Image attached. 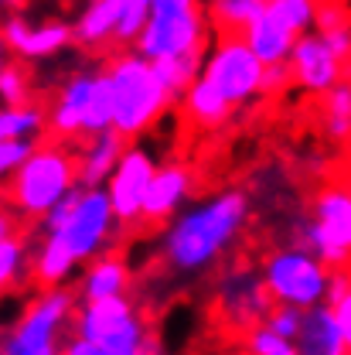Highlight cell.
Returning a JSON list of instances; mask_svg holds the SVG:
<instances>
[{
	"mask_svg": "<svg viewBox=\"0 0 351 355\" xmlns=\"http://www.w3.org/2000/svg\"><path fill=\"white\" fill-rule=\"evenodd\" d=\"M150 7H154V0H123V14H120V28H116V42H113V48L127 51V48L136 44L140 31L147 28Z\"/></svg>",
	"mask_w": 351,
	"mask_h": 355,
	"instance_id": "cell-28",
	"label": "cell"
},
{
	"mask_svg": "<svg viewBox=\"0 0 351 355\" xmlns=\"http://www.w3.org/2000/svg\"><path fill=\"white\" fill-rule=\"evenodd\" d=\"M130 287H133L130 260L120 250H109V253L96 257L82 270V277L75 284V294H79V304H96V301H109V297H127Z\"/></svg>",
	"mask_w": 351,
	"mask_h": 355,
	"instance_id": "cell-16",
	"label": "cell"
},
{
	"mask_svg": "<svg viewBox=\"0 0 351 355\" xmlns=\"http://www.w3.org/2000/svg\"><path fill=\"white\" fill-rule=\"evenodd\" d=\"M287 65H290L294 89H300L304 96H314V99H324L331 89H338L351 76V69L331 51V44L324 42L317 31L297 38L294 55H290Z\"/></svg>",
	"mask_w": 351,
	"mask_h": 355,
	"instance_id": "cell-13",
	"label": "cell"
},
{
	"mask_svg": "<svg viewBox=\"0 0 351 355\" xmlns=\"http://www.w3.org/2000/svg\"><path fill=\"white\" fill-rule=\"evenodd\" d=\"M62 355H96V349H92L89 342H82V338H75V335H72V338H69V345H65V352H62Z\"/></svg>",
	"mask_w": 351,
	"mask_h": 355,
	"instance_id": "cell-35",
	"label": "cell"
},
{
	"mask_svg": "<svg viewBox=\"0 0 351 355\" xmlns=\"http://www.w3.org/2000/svg\"><path fill=\"white\" fill-rule=\"evenodd\" d=\"M321 133L334 147H351V76L321 99Z\"/></svg>",
	"mask_w": 351,
	"mask_h": 355,
	"instance_id": "cell-23",
	"label": "cell"
},
{
	"mask_svg": "<svg viewBox=\"0 0 351 355\" xmlns=\"http://www.w3.org/2000/svg\"><path fill=\"white\" fill-rule=\"evenodd\" d=\"M143 355H171V352L164 349V342H161L157 335H150V342H147V349H143Z\"/></svg>",
	"mask_w": 351,
	"mask_h": 355,
	"instance_id": "cell-36",
	"label": "cell"
},
{
	"mask_svg": "<svg viewBox=\"0 0 351 355\" xmlns=\"http://www.w3.org/2000/svg\"><path fill=\"white\" fill-rule=\"evenodd\" d=\"M38 239H31V273L35 291L65 287L79 266L109 253L116 243L120 222L113 216L106 188H75L58 202L42 222Z\"/></svg>",
	"mask_w": 351,
	"mask_h": 355,
	"instance_id": "cell-1",
	"label": "cell"
},
{
	"mask_svg": "<svg viewBox=\"0 0 351 355\" xmlns=\"http://www.w3.org/2000/svg\"><path fill=\"white\" fill-rule=\"evenodd\" d=\"M287 229V243L310 250L331 270H351V181L324 178Z\"/></svg>",
	"mask_w": 351,
	"mask_h": 355,
	"instance_id": "cell-4",
	"label": "cell"
},
{
	"mask_svg": "<svg viewBox=\"0 0 351 355\" xmlns=\"http://www.w3.org/2000/svg\"><path fill=\"white\" fill-rule=\"evenodd\" d=\"M195 184H198V171L188 161L157 164V175L150 181V191H147V202L140 212V229H154V225L164 229L188 205Z\"/></svg>",
	"mask_w": 351,
	"mask_h": 355,
	"instance_id": "cell-14",
	"label": "cell"
},
{
	"mask_svg": "<svg viewBox=\"0 0 351 355\" xmlns=\"http://www.w3.org/2000/svg\"><path fill=\"white\" fill-rule=\"evenodd\" d=\"M48 137V110L38 103L0 106V140L3 144H38Z\"/></svg>",
	"mask_w": 351,
	"mask_h": 355,
	"instance_id": "cell-22",
	"label": "cell"
},
{
	"mask_svg": "<svg viewBox=\"0 0 351 355\" xmlns=\"http://www.w3.org/2000/svg\"><path fill=\"white\" fill-rule=\"evenodd\" d=\"M14 236H21V219L14 216V209L3 202V195H0V243H7V239H14Z\"/></svg>",
	"mask_w": 351,
	"mask_h": 355,
	"instance_id": "cell-34",
	"label": "cell"
},
{
	"mask_svg": "<svg viewBox=\"0 0 351 355\" xmlns=\"http://www.w3.org/2000/svg\"><path fill=\"white\" fill-rule=\"evenodd\" d=\"M260 270H263L266 291H269L273 304L310 311L327 304V297H331L334 270L324 260H317L304 246L280 243V246L266 250V257L260 260Z\"/></svg>",
	"mask_w": 351,
	"mask_h": 355,
	"instance_id": "cell-10",
	"label": "cell"
},
{
	"mask_svg": "<svg viewBox=\"0 0 351 355\" xmlns=\"http://www.w3.org/2000/svg\"><path fill=\"white\" fill-rule=\"evenodd\" d=\"M201 65H205V55H181V58H168V62H154L157 76L164 79V86L174 99L191 89V83L201 76Z\"/></svg>",
	"mask_w": 351,
	"mask_h": 355,
	"instance_id": "cell-27",
	"label": "cell"
},
{
	"mask_svg": "<svg viewBox=\"0 0 351 355\" xmlns=\"http://www.w3.org/2000/svg\"><path fill=\"white\" fill-rule=\"evenodd\" d=\"M38 144H42V140H38ZM38 144H24V140H21V144H3V140H0V191H3V184L10 181V175L24 164V157H28Z\"/></svg>",
	"mask_w": 351,
	"mask_h": 355,
	"instance_id": "cell-33",
	"label": "cell"
},
{
	"mask_svg": "<svg viewBox=\"0 0 351 355\" xmlns=\"http://www.w3.org/2000/svg\"><path fill=\"white\" fill-rule=\"evenodd\" d=\"M28 273H31V239L14 236V239L0 243V294L17 287Z\"/></svg>",
	"mask_w": 351,
	"mask_h": 355,
	"instance_id": "cell-26",
	"label": "cell"
},
{
	"mask_svg": "<svg viewBox=\"0 0 351 355\" xmlns=\"http://www.w3.org/2000/svg\"><path fill=\"white\" fill-rule=\"evenodd\" d=\"M102 69H106L109 92H113V130L123 140L147 133L174 103L164 79L157 76L154 62L140 58L133 48L116 51Z\"/></svg>",
	"mask_w": 351,
	"mask_h": 355,
	"instance_id": "cell-5",
	"label": "cell"
},
{
	"mask_svg": "<svg viewBox=\"0 0 351 355\" xmlns=\"http://www.w3.org/2000/svg\"><path fill=\"white\" fill-rule=\"evenodd\" d=\"M242 38H246V44L253 48V55L263 62L266 69L269 65H287L290 55H294V44H297V35H290L283 24H276L266 10L242 31Z\"/></svg>",
	"mask_w": 351,
	"mask_h": 355,
	"instance_id": "cell-20",
	"label": "cell"
},
{
	"mask_svg": "<svg viewBox=\"0 0 351 355\" xmlns=\"http://www.w3.org/2000/svg\"><path fill=\"white\" fill-rule=\"evenodd\" d=\"M0 38L7 44V51L17 55L21 62H44V58H55V55H62L69 44L75 42L72 24H65V21H42V24H31V21L21 17V14L3 17Z\"/></svg>",
	"mask_w": 351,
	"mask_h": 355,
	"instance_id": "cell-15",
	"label": "cell"
},
{
	"mask_svg": "<svg viewBox=\"0 0 351 355\" xmlns=\"http://www.w3.org/2000/svg\"><path fill=\"white\" fill-rule=\"evenodd\" d=\"M263 10L276 21L283 24L290 35L304 38L317 28V10H321V0H266Z\"/></svg>",
	"mask_w": 351,
	"mask_h": 355,
	"instance_id": "cell-25",
	"label": "cell"
},
{
	"mask_svg": "<svg viewBox=\"0 0 351 355\" xmlns=\"http://www.w3.org/2000/svg\"><path fill=\"white\" fill-rule=\"evenodd\" d=\"M327 308L334 311V321H338V328H341V338H345L348 355H351V270H334Z\"/></svg>",
	"mask_w": 351,
	"mask_h": 355,
	"instance_id": "cell-29",
	"label": "cell"
},
{
	"mask_svg": "<svg viewBox=\"0 0 351 355\" xmlns=\"http://www.w3.org/2000/svg\"><path fill=\"white\" fill-rule=\"evenodd\" d=\"M154 175H157V161L143 147L123 150L116 171L106 181V195H109V205H113L120 229H140V212H143Z\"/></svg>",
	"mask_w": 351,
	"mask_h": 355,
	"instance_id": "cell-12",
	"label": "cell"
},
{
	"mask_svg": "<svg viewBox=\"0 0 351 355\" xmlns=\"http://www.w3.org/2000/svg\"><path fill=\"white\" fill-rule=\"evenodd\" d=\"M297 355H348L334 311L327 304L304 311V324L297 335Z\"/></svg>",
	"mask_w": 351,
	"mask_h": 355,
	"instance_id": "cell-19",
	"label": "cell"
},
{
	"mask_svg": "<svg viewBox=\"0 0 351 355\" xmlns=\"http://www.w3.org/2000/svg\"><path fill=\"white\" fill-rule=\"evenodd\" d=\"M31 99V72L21 62H7L0 72V106H24Z\"/></svg>",
	"mask_w": 351,
	"mask_h": 355,
	"instance_id": "cell-30",
	"label": "cell"
},
{
	"mask_svg": "<svg viewBox=\"0 0 351 355\" xmlns=\"http://www.w3.org/2000/svg\"><path fill=\"white\" fill-rule=\"evenodd\" d=\"M215 28L208 21L205 0H154L147 28L133 51L147 62H168L181 55H205Z\"/></svg>",
	"mask_w": 351,
	"mask_h": 355,
	"instance_id": "cell-8",
	"label": "cell"
},
{
	"mask_svg": "<svg viewBox=\"0 0 351 355\" xmlns=\"http://www.w3.org/2000/svg\"><path fill=\"white\" fill-rule=\"evenodd\" d=\"M201 79L239 113L266 99V65L253 55L242 35H215L205 51Z\"/></svg>",
	"mask_w": 351,
	"mask_h": 355,
	"instance_id": "cell-11",
	"label": "cell"
},
{
	"mask_svg": "<svg viewBox=\"0 0 351 355\" xmlns=\"http://www.w3.org/2000/svg\"><path fill=\"white\" fill-rule=\"evenodd\" d=\"M75 147V168H79V184L82 188H106L109 175L116 171L123 150H127V140L116 130L96 133L82 144H72Z\"/></svg>",
	"mask_w": 351,
	"mask_h": 355,
	"instance_id": "cell-17",
	"label": "cell"
},
{
	"mask_svg": "<svg viewBox=\"0 0 351 355\" xmlns=\"http://www.w3.org/2000/svg\"><path fill=\"white\" fill-rule=\"evenodd\" d=\"M181 103H184V116H188V123H195L198 130H205V133H212V130H219V127H225L228 120H232V106L222 99L215 89L208 86L201 76L191 83V89L181 96Z\"/></svg>",
	"mask_w": 351,
	"mask_h": 355,
	"instance_id": "cell-21",
	"label": "cell"
},
{
	"mask_svg": "<svg viewBox=\"0 0 351 355\" xmlns=\"http://www.w3.org/2000/svg\"><path fill=\"white\" fill-rule=\"evenodd\" d=\"M79 294L72 287L35 291L3 338V355H62L75 335Z\"/></svg>",
	"mask_w": 351,
	"mask_h": 355,
	"instance_id": "cell-9",
	"label": "cell"
},
{
	"mask_svg": "<svg viewBox=\"0 0 351 355\" xmlns=\"http://www.w3.org/2000/svg\"><path fill=\"white\" fill-rule=\"evenodd\" d=\"M253 222V195L246 188H222L181 209L161 229L157 257L174 277L215 273L239 246Z\"/></svg>",
	"mask_w": 351,
	"mask_h": 355,
	"instance_id": "cell-2",
	"label": "cell"
},
{
	"mask_svg": "<svg viewBox=\"0 0 351 355\" xmlns=\"http://www.w3.org/2000/svg\"><path fill=\"white\" fill-rule=\"evenodd\" d=\"M242 355H297V342H287L266 324H260L249 335H242Z\"/></svg>",
	"mask_w": 351,
	"mask_h": 355,
	"instance_id": "cell-31",
	"label": "cell"
},
{
	"mask_svg": "<svg viewBox=\"0 0 351 355\" xmlns=\"http://www.w3.org/2000/svg\"><path fill=\"white\" fill-rule=\"evenodd\" d=\"M10 3H14V0H0V10H3V7H10Z\"/></svg>",
	"mask_w": 351,
	"mask_h": 355,
	"instance_id": "cell-39",
	"label": "cell"
},
{
	"mask_svg": "<svg viewBox=\"0 0 351 355\" xmlns=\"http://www.w3.org/2000/svg\"><path fill=\"white\" fill-rule=\"evenodd\" d=\"M3 338H7V331L0 328V355H3Z\"/></svg>",
	"mask_w": 351,
	"mask_h": 355,
	"instance_id": "cell-38",
	"label": "cell"
},
{
	"mask_svg": "<svg viewBox=\"0 0 351 355\" xmlns=\"http://www.w3.org/2000/svg\"><path fill=\"white\" fill-rule=\"evenodd\" d=\"M120 14H123V0H89L82 14L72 24L75 44H82L89 51H102L113 48L116 42V28H120Z\"/></svg>",
	"mask_w": 351,
	"mask_h": 355,
	"instance_id": "cell-18",
	"label": "cell"
},
{
	"mask_svg": "<svg viewBox=\"0 0 351 355\" xmlns=\"http://www.w3.org/2000/svg\"><path fill=\"white\" fill-rule=\"evenodd\" d=\"M79 188L75 147L65 140H42L3 184V202L21 222H38Z\"/></svg>",
	"mask_w": 351,
	"mask_h": 355,
	"instance_id": "cell-3",
	"label": "cell"
},
{
	"mask_svg": "<svg viewBox=\"0 0 351 355\" xmlns=\"http://www.w3.org/2000/svg\"><path fill=\"white\" fill-rule=\"evenodd\" d=\"M208 308L212 318L225 335H249L253 328H260L266 314L273 311V297L266 291L260 260H225V263L212 273L208 284Z\"/></svg>",
	"mask_w": 351,
	"mask_h": 355,
	"instance_id": "cell-7",
	"label": "cell"
},
{
	"mask_svg": "<svg viewBox=\"0 0 351 355\" xmlns=\"http://www.w3.org/2000/svg\"><path fill=\"white\" fill-rule=\"evenodd\" d=\"M7 55H10V51H7V44H3V38H0V72H3V69H7V62H10Z\"/></svg>",
	"mask_w": 351,
	"mask_h": 355,
	"instance_id": "cell-37",
	"label": "cell"
},
{
	"mask_svg": "<svg viewBox=\"0 0 351 355\" xmlns=\"http://www.w3.org/2000/svg\"><path fill=\"white\" fill-rule=\"evenodd\" d=\"M266 0H205L215 35H242L260 14Z\"/></svg>",
	"mask_w": 351,
	"mask_h": 355,
	"instance_id": "cell-24",
	"label": "cell"
},
{
	"mask_svg": "<svg viewBox=\"0 0 351 355\" xmlns=\"http://www.w3.org/2000/svg\"><path fill=\"white\" fill-rule=\"evenodd\" d=\"M106 130H113V92L106 69L72 72L48 106V137L82 144Z\"/></svg>",
	"mask_w": 351,
	"mask_h": 355,
	"instance_id": "cell-6",
	"label": "cell"
},
{
	"mask_svg": "<svg viewBox=\"0 0 351 355\" xmlns=\"http://www.w3.org/2000/svg\"><path fill=\"white\" fill-rule=\"evenodd\" d=\"M263 324L269 328V331H276L280 338H287V342H297V335H300V324H304V311L283 308V304H273V311L266 314Z\"/></svg>",
	"mask_w": 351,
	"mask_h": 355,
	"instance_id": "cell-32",
	"label": "cell"
}]
</instances>
